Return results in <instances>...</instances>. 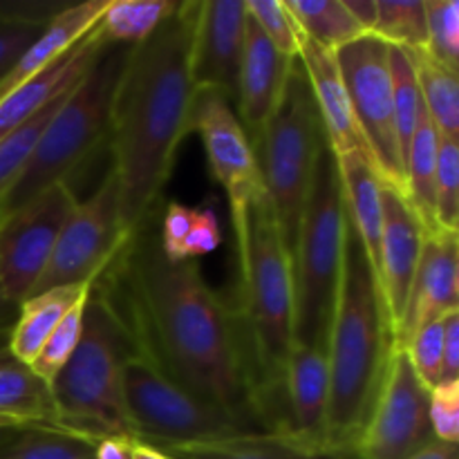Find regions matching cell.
<instances>
[{"instance_id":"6da1fadb","label":"cell","mask_w":459,"mask_h":459,"mask_svg":"<svg viewBox=\"0 0 459 459\" xmlns=\"http://www.w3.org/2000/svg\"><path fill=\"white\" fill-rule=\"evenodd\" d=\"M133 350L206 402L269 430L240 321L197 260L170 263L157 215L124 238L97 278Z\"/></svg>"},{"instance_id":"7a4b0ae2","label":"cell","mask_w":459,"mask_h":459,"mask_svg":"<svg viewBox=\"0 0 459 459\" xmlns=\"http://www.w3.org/2000/svg\"><path fill=\"white\" fill-rule=\"evenodd\" d=\"M200 0H184L143 43L126 49L108 119L110 170L126 236L160 215L195 101L193 30Z\"/></svg>"},{"instance_id":"3957f363","label":"cell","mask_w":459,"mask_h":459,"mask_svg":"<svg viewBox=\"0 0 459 459\" xmlns=\"http://www.w3.org/2000/svg\"><path fill=\"white\" fill-rule=\"evenodd\" d=\"M394 352L375 269L345 213L339 296L327 339L332 446L359 448Z\"/></svg>"},{"instance_id":"277c9868","label":"cell","mask_w":459,"mask_h":459,"mask_svg":"<svg viewBox=\"0 0 459 459\" xmlns=\"http://www.w3.org/2000/svg\"><path fill=\"white\" fill-rule=\"evenodd\" d=\"M240 260V296L233 305L255 372L269 430L281 424L282 379L294 345V278L264 188L231 202Z\"/></svg>"},{"instance_id":"5b68a950","label":"cell","mask_w":459,"mask_h":459,"mask_svg":"<svg viewBox=\"0 0 459 459\" xmlns=\"http://www.w3.org/2000/svg\"><path fill=\"white\" fill-rule=\"evenodd\" d=\"M130 354L133 343L94 281L79 345L49 384L61 429L92 442L103 437L133 439L121 390L124 363Z\"/></svg>"},{"instance_id":"8992f818","label":"cell","mask_w":459,"mask_h":459,"mask_svg":"<svg viewBox=\"0 0 459 459\" xmlns=\"http://www.w3.org/2000/svg\"><path fill=\"white\" fill-rule=\"evenodd\" d=\"M345 204L336 155L325 142L300 213L291 249L294 278V343L327 352L341 263H343Z\"/></svg>"},{"instance_id":"52a82bcc","label":"cell","mask_w":459,"mask_h":459,"mask_svg":"<svg viewBox=\"0 0 459 459\" xmlns=\"http://www.w3.org/2000/svg\"><path fill=\"white\" fill-rule=\"evenodd\" d=\"M126 49L108 48L88 74L63 97L40 130L21 173L0 200V220L54 184L70 178L108 142L112 92L124 65Z\"/></svg>"},{"instance_id":"ba28073f","label":"cell","mask_w":459,"mask_h":459,"mask_svg":"<svg viewBox=\"0 0 459 459\" xmlns=\"http://www.w3.org/2000/svg\"><path fill=\"white\" fill-rule=\"evenodd\" d=\"M321 115L303 65L296 56L276 110L254 142L263 188L272 202L287 254L291 255L305 197L321 148L325 146Z\"/></svg>"},{"instance_id":"9c48e42d","label":"cell","mask_w":459,"mask_h":459,"mask_svg":"<svg viewBox=\"0 0 459 459\" xmlns=\"http://www.w3.org/2000/svg\"><path fill=\"white\" fill-rule=\"evenodd\" d=\"M133 439L151 446H186L264 433L251 421L206 402L157 370L133 350L121 375Z\"/></svg>"},{"instance_id":"30bf717a","label":"cell","mask_w":459,"mask_h":459,"mask_svg":"<svg viewBox=\"0 0 459 459\" xmlns=\"http://www.w3.org/2000/svg\"><path fill=\"white\" fill-rule=\"evenodd\" d=\"M370 160L381 179L403 191V161L394 126L390 45L366 34L334 52Z\"/></svg>"},{"instance_id":"8fae6325","label":"cell","mask_w":459,"mask_h":459,"mask_svg":"<svg viewBox=\"0 0 459 459\" xmlns=\"http://www.w3.org/2000/svg\"><path fill=\"white\" fill-rule=\"evenodd\" d=\"M76 202L70 184L61 182L0 220V287L12 303L31 296Z\"/></svg>"},{"instance_id":"7c38bea8","label":"cell","mask_w":459,"mask_h":459,"mask_svg":"<svg viewBox=\"0 0 459 459\" xmlns=\"http://www.w3.org/2000/svg\"><path fill=\"white\" fill-rule=\"evenodd\" d=\"M124 238L117 179L115 173L108 169L97 191L88 200L76 202L74 211L58 236L52 258L31 294L52 287L81 285L99 278Z\"/></svg>"},{"instance_id":"4fadbf2b","label":"cell","mask_w":459,"mask_h":459,"mask_svg":"<svg viewBox=\"0 0 459 459\" xmlns=\"http://www.w3.org/2000/svg\"><path fill=\"white\" fill-rule=\"evenodd\" d=\"M430 388L417 377L403 350H394L366 430L359 439L363 459H411L435 442L429 415Z\"/></svg>"},{"instance_id":"5bb4252c","label":"cell","mask_w":459,"mask_h":459,"mask_svg":"<svg viewBox=\"0 0 459 459\" xmlns=\"http://www.w3.org/2000/svg\"><path fill=\"white\" fill-rule=\"evenodd\" d=\"M191 130L200 134L211 173L227 193L229 204L263 188L254 146L224 94L197 90L191 110Z\"/></svg>"},{"instance_id":"9a60e30c","label":"cell","mask_w":459,"mask_h":459,"mask_svg":"<svg viewBox=\"0 0 459 459\" xmlns=\"http://www.w3.org/2000/svg\"><path fill=\"white\" fill-rule=\"evenodd\" d=\"M381 204H384V227H381L377 282H379L393 339H397L426 229L402 188L384 182Z\"/></svg>"},{"instance_id":"2e32d148","label":"cell","mask_w":459,"mask_h":459,"mask_svg":"<svg viewBox=\"0 0 459 459\" xmlns=\"http://www.w3.org/2000/svg\"><path fill=\"white\" fill-rule=\"evenodd\" d=\"M249 13L245 0H200L193 30V81L236 101Z\"/></svg>"},{"instance_id":"e0dca14e","label":"cell","mask_w":459,"mask_h":459,"mask_svg":"<svg viewBox=\"0 0 459 459\" xmlns=\"http://www.w3.org/2000/svg\"><path fill=\"white\" fill-rule=\"evenodd\" d=\"M330 370L327 352L307 345H291L281 397V424L276 435L309 446H332L327 433ZM348 448V446H345Z\"/></svg>"},{"instance_id":"ac0fdd59","label":"cell","mask_w":459,"mask_h":459,"mask_svg":"<svg viewBox=\"0 0 459 459\" xmlns=\"http://www.w3.org/2000/svg\"><path fill=\"white\" fill-rule=\"evenodd\" d=\"M455 309H459L457 233H426L394 350L406 348L408 339L421 325Z\"/></svg>"},{"instance_id":"d6986e66","label":"cell","mask_w":459,"mask_h":459,"mask_svg":"<svg viewBox=\"0 0 459 459\" xmlns=\"http://www.w3.org/2000/svg\"><path fill=\"white\" fill-rule=\"evenodd\" d=\"M296 58L278 52L267 36L249 18L242 48L240 74H238V119L249 137L251 146L267 126L285 90L287 76Z\"/></svg>"},{"instance_id":"ffe728a7","label":"cell","mask_w":459,"mask_h":459,"mask_svg":"<svg viewBox=\"0 0 459 459\" xmlns=\"http://www.w3.org/2000/svg\"><path fill=\"white\" fill-rule=\"evenodd\" d=\"M108 48L110 45L103 43L94 27L61 61L0 97V143L39 117L49 103L70 92Z\"/></svg>"},{"instance_id":"44dd1931","label":"cell","mask_w":459,"mask_h":459,"mask_svg":"<svg viewBox=\"0 0 459 459\" xmlns=\"http://www.w3.org/2000/svg\"><path fill=\"white\" fill-rule=\"evenodd\" d=\"M299 61L307 76L309 88H312L314 101H316L318 115H321L323 133H325L334 155L352 151H366L370 155L366 139L354 119L352 103H350L334 52H327L307 39H300Z\"/></svg>"},{"instance_id":"7402d4cb","label":"cell","mask_w":459,"mask_h":459,"mask_svg":"<svg viewBox=\"0 0 459 459\" xmlns=\"http://www.w3.org/2000/svg\"><path fill=\"white\" fill-rule=\"evenodd\" d=\"M108 3L110 0H85L58 9L40 30V34L31 40L30 48L22 52V56L13 63L12 70L0 79V97L39 76L49 65L61 61L67 52H72L99 25Z\"/></svg>"},{"instance_id":"603a6c76","label":"cell","mask_w":459,"mask_h":459,"mask_svg":"<svg viewBox=\"0 0 459 459\" xmlns=\"http://www.w3.org/2000/svg\"><path fill=\"white\" fill-rule=\"evenodd\" d=\"M343 191L345 213L366 249L375 276L379 272L381 227H384V204H381V179L375 161L366 151H352L336 155Z\"/></svg>"},{"instance_id":"cb8c5ba5","label":"cell","mask_w":459,"mask_h":459,"mask_svg":"<svg viewBox=\"0 0 459 459\" xmlns=\"http://www.w3.org/2000/svg\"><path fill=\"white\" fill-rule=\"evenodd\" d=\"M160 451L173 459H363L359 448L309 446L276 433L245 435L213 444L161 446Z\"/></svg>"},{"instance_id":"d4e9b609","label":"cell","mask_w":459,"mask_h":459,"mask_svg":"<svg viewBox=\"0 0 459 459\" xmlns=\"http://www.w3.org/2000/svg\"><path fill=\"white\" fill-rule=\"evenodd\" d=\"M92 281H97V278H92ZM92 281H85L81 285L52 287V290L39 291V294H31L30 299L22 300L18 305L16 323L9 332L7 352L25 366H31V361L40 352L58 321L65 316L67 309L76 303V299L88 290Z\"/></svg>"},{"instance_id":"484cf974","label":"cell","mask_w":459,"mask_h":459,"mask_svg":"<svg viewBox=\"0 0 459 459\" xmlns=\"http://www.w3.org/2000/svg\"><path fill=\"white\" fill-rule=\"evenodd\" d=\"M0 417L25 426L61 429L52 388L7 348H0Z\"/></svg>"},{"instance_id":"4316f807","label":"cell","mask_w":459,"mask_h":459,"mask_svg":"<svg viewBox=\"0 0 459 459\" xmlns=\"http://www.w3.org/2000/svg\"><path fill=\"white\" fill-rule=\"evenodd\" d=\"M439 133L426 108L411 139L403 169V193L424 224L426 233H439L435 222V173H437Z\"/></svg>"},{"instance_id":"83f0119b","label":"cell","mask_w":459,"mask_h":459,"mask_svg":"<svg viewBox=\"0 0 459 459\" xmlns=\"http://www.w3.org/2000/svg\"><path fill=\"white\" fill-rule=\"evenodd\" d=\"M415 67L417 85L426 112L442 137H459V83L457 72L435 61L424 48L406 49Z\"/></svg>"},{"instance_id":"f1b7e54d","label":"cell","mask_w":459,"mask_h":459,"mask_svg":"<svg viewBox=\"0 0 459 459\" xmlns=\"http://www.w3.org/2000/svg\"><path fill=\"white\" fill-rule=\"evenodd\" d=\"M285 7L303 39L327 52H339L366 36L361 25L350 16L343 0H285Z\"/></svg>"},{"instance_id":"f546056e","label":"cell","mask_w":459,"mask_h":459,"mask_svg":"<svg viewBox=\"0 0 459 459\" xmlns=\"http://www.w3.org/2000/svg\"><path fill=\"white\" fill-rule=\"evenodd\" d=\"M178 4L170 0H110L97 31L110 48H134L173 16Z\"/></svg>"},{"instance_id":"4dcf8cb0","label":"cell","mask_w":459,"mask_h":459,"mask_svg":"<svg viewBox=\"0 0 459 459\" xmlns=\"http://www.w3.org/2000/svg\"><path fill=\"white\" fill-rule=\"evenodd\" d=\"M97 442L65 429L27 426L0 446V459H94Z\"/></svg>"},{"instance_id":"1f68e13d","label":"cell","mask_w":459,"mask_h":459,"mask_svg":"<svg viewBox=\"0 0 459 459\" xmlns=\"http://www.w3.org/2000/svg\"><path fill=\"white\" fill-rule=\"evenodd\" d=\"M370 36L390 48H426L424 0H377V21Z\"/></svg>"},{"instance_id":"d6a6232c","label":"cell","mask_w":459,"mask_h":459,"mask_svg":"<svg viewBox=\"0 0 459 459\" xmlns=\"http://www.w3.org/2000/svg\"><path fill=\"white\" fill-rule=\"evenodd\" d=\"M390 72H393L394 126H397L399 151H402V161L403 169H406L408 148H411V139L415 134L417 124H420L424 101H421L411 54L406 49L390 48Z\"/></svg>"},{"instance_id":"836d02e7","label":"cell","mask_w":459,"mask_h":459,"mask_svg":"<svg viewBox=\"0 0 459 459\" xmlns=\"http://www.w3.org/2000/svg\"><path fill=\"white\" fill-rule=\"evenodd\" d=\"M94 282V281H92ZM92 282H90L88 290L76 299V303L72 305L65 312V316L58 321V325L54 327V332L49 334V339L45 341V345L40 348V352L36 354V359L31 361V370L36 377L45 381V384H52L54 377L63 370L70 357L74 354L76 345H79L81 330H83V314L85 305H88L90 290H92Z\"/></svg>"},{"instance_id":"e575fe53","label":"cell","mask_w":459,"mask_h":459,"mask_svg":"<svg viewBox=\"0 0 459 459\" xmlns=\"http://www.w3.org/2000/svg\"><path fill=\"white\" fill-rule=\"evenodd\" d=\"M435 222L439 231L459 229V146L457 139L439 134L437 173H435Z\"/></svg>"},{"instance_id":"d590c367","label":"cell","mask_w":459,"mask_h":459,"mask_svg":"<svg viewBox=\"0 0 459 459\" xmlns=\"http://www.w3.org/2000/svg\"><path fill=\"white\" fill-rule=\"evenodd\" d=\"M426 52L442 65L459 67V3L457 0H424Z\"/></svg>"},{"instance_id":"8d00e7d4","label":"cell","mask_w":459,"mask_h":459,"mask_svg":"<svg viewBox=\"0 0 459 459\" xmlns=\"http://www.w3.org/2000/svg\"><path fill=\"white\" fill-rule=\"evenodd\" d=\"M247 13L269 39V43L285 56L296 58L300 48V30L287 12L285 0H245Z\"/></svg>"},{"instance_id":"74e56055","label":"cell","mask_w":459,"mask_h":459,"mask_svg":"<svg viewBox=\"0 0 459 459\" xmlns=\"http://www.w3.org/2000/svg\"><path fill=\"white\" fill-rule=\"evenodd\" d=\"M446 316V314H444ZM444 316L421 325L408 339L403 352L411 359L417 377L424 381L426 388H435L442 379V354H444Z\"/></svg>"},{"instance_id":"f35d334b","label":"cell","mask_w":459,"mask_h":459,"mask_svg":"<svg viewBox=\"0 0 459 459\" xmlns=\"http://www.w3.org/2000/svg\"><path fill=\"white\" fill-rule=\"evenodd\" d=\"M429 415L437 442L457 444L459 439V381H442L430 388Z\"/></svg>"},{"instance_id":"ab89813d","label":"cell","mask_w":459,"mask_h":459,"mask_svg":"<svg viewBox=\"0 0 459 459\" xmlns=\"http://www.w3.org/2000/svg\"><path fill=\"white\" fill-rule=\"evenodd\" d=\"M193 215H195L193 206H184L179 202H169L166 204V211L160 222V245L170 263L186 260L184 247H186V238L191 233Z\"/></svg>"},{"instance_id":"60d3db41","label":"cell","mask_w":459,"mask_h":459,"mask_svg":"<svg viewBox=\"0 0 459 459\" xmlns=\"http://www.w3.org/2000/svg\"><path fill=\"white\" fill-rule=\"evenodd\" d=\"M222 245V229H220L218 211L211 202H204L202 206H195L193 215V227L186 238V260H197L200 255L213 254Z\"/></svg>"},{"instance_id":"b9f144b4","label":"cell","mask_w":459,"mask_h":459,"mask_svg":"<svg viewBox=\"0 0 459 459\" xmlns=\"http://www.w3.org/2000/svg\"><path fill=\"white\" fill-rule=\"evenodd\" d=\"M45 25L0 16V79L12 70L13 63L22 56V52L30 48Z\"/></svg>"},{"instance_id":"7bdbcfd3","label":"cell","mask_w":459,"mask_h":459,"mask_svg":"<svg viewBox=\"0 0 459 459\" xmlns=\"http://www.w3.org/2000/svg\"><path fill=\"white\" fill-rule=\"evenodd\" d=\"M442 381H459V309L444 316Z\"/></svg>"},{"instance_id":"ee69618b","label":"cell","mask_w":459,"mask_h":459,"mask_svg":"<svg viewBox=\"0 0 459 459\" xmlns=\"http://www.w3.org/2000/svg\"><path fill=\"white\" fill-rule=\"evenodd\" d=\"M94 459H133V439L103 437L94 448Z\"/></svg>"},{"instance_id":"f6af8a7d","label":"cell","mask_w":459,"mask_h":459,"mask_svg":"<svg viewBox=\"0 0 459 459\" xmlns=\"http://www.w3.org/2000/svg\"><path fill=\"white\" fill-rule=\"evenodd\" d=\"M343 4L361 30L370 34L377 21V0H343Z\"/></svg>"},{"instance_id":"bcb514c9","label":"cell","mask_w":459,"mask_h":459,"mask_svg":"<svg viewBox=\"0 0 459 459\" xmlns=\"http://www.w3.org/2000/svg\"><path fill=\"white\" fill-rule=\"evenodd\" d=\"M18 316V305L4 296L3 287H0V348H7L9 332H12L13 323Z\"/></svg>"},{"instance_id":"7dc6e473","label":"cell","mask_w":459,"mask_h":459,"mask_svg":"<svg viewBox=\"0 0 459 459\" xmlns=\"http://www.w3.org/2000/svg\"><path fill=\"white\" fill-rule=\"evenodd\" d=\"M411 459H459L457 444H444V442H437V439H435L430 446H426L424 451H420Z\"/></svg>"},{"instance_id":"c3c4849f","label":"cell","mask_w":459,"mask_h":459,"mask_svg":"<svg viewBox=\"0 0 459 459\" xmlns=\"http://www.w3.org/2000/svg\"><path fill=\"white\" fill-rule=\"evenodd\" d=\"M133 459H173L169 453L160 451V448L151 446V444H143L133 439Z\"/></svg>"},{"instance_id":"681fc988","label":"cell","mask_w":459,"mask_h":459,"mask_svg":"<svg viewBox=\"0 0 459 459\" xmlns=\"http://www.w3.org/2000/svg\"><path fill=\"white\" fill-rule=\"evenodd\" d=\"M3 429H25V424H18V421L7 420V417H0V430Z\"/></svg>"},{"instance_id":"f907efd6","label":"cell","mask_w":459,"mask_h":459,"mask_svg":"<svg viewBox=\"0 0 459 459\" xmlns=\"http://www.w3.org/2000/svg\"><path fill=\"white\" fill-rule=\"evenodd\" d=\"M25 429H27V426H25ZM18 430H21V429H3V430H0V446H3V444L7 442V439L12 437L13 433H18Z\"/></svg>"}]
</instances>
